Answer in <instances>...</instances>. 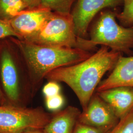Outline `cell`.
<instances>
[{
    "instance_id": "6da1fadb",
    "label": "cell",
    "mask_w": 133,
    "mask_h": 133,
    "mask_svg": "<svg viewBox=\"0 0 133 133\" xmlns=\"http://www.w3.org/2000/svg\"><path fill=\"white\" fill-rule=\"evenodd\" d=\"M121 55L120 53L101 46L87 59L55 69L48 74L45 78L64 82L69 86L76 95L84 111L102 77L107 71L113 69Z\"/></svg>"
},
{
    "instance_id": "7a4b0ae2",
    "label": "cell",
    "mask_w": 133,
    "mask_h": 133,
    "mask_svg": "<svg viewBox=\"0 0 133 133\" xmlns=\"http://www.w3.org/2000/svg\"><path fill=\"white\" fill-rule=\"evenodd\" d=\"M12 41L23 55L35 90L50 72L81 62L93 53L77 48L42 45L17 38Z\"/></svg>"
},
{
    "instance_id": "3957f363",
    "label": "cell",
    "mask_w": 133,
    "mask_h": 133,
    "mask_svg": "<svg viewBox=\"0 0 133 133\" xmlns=\"http://www.w3.org/2000/svg\"><path fill=\"white\" fill-rule=\"evenodd\" d=\"M118 12L114 9L101 11L92 22L88 38L95 46L100 45L129 56L133 54V26L125 27L117 22Z\"/></svg>"
},
{
    "instance_id": "277c9868",
    "label": "cell",
    "mask_w": 133,
    "mask_h": 133,
    "mask_svg": "<svg viewBox=\"0 0 133 133\" xmlns=\"http://www.w3.org/2000/svg\"><path fill=\"white\" fill-rule=\"evenodd\" d=\"M27 42L45 46L77 48L90 52L97 48L89 39L81 38L76 35L71 14L53 11L41 30Z\"/></svg>"
},
{
    "instance_id": "5b68a950",
    "label": "cell",
    "mask_w": 133,
    "mask_h": 133,
    "mask_svg": "<svg viewBox=\"0 0 133 133\" xmlns=\"http://www.w3.org/2000/svg\"><path fill=\"white\" fill-rule=\"evenodd\" d=\"M51 116L42 108L0 105V133H24L30 130H43Z\"/></svg>"
},
{
    "instance_id": "8992f818",
    "label": "cell",
    "mask_w": 133,
    "mask_h": 133,
    "mask_svg": "<svg viewBox=\"0 0 133 133\" xmlns=\"http://www.w3.org/2000/svg\"><path fill=\"white\" fill-rule=\"evenodd\" d=\"M123 2L124 0H76L71 13L76 35L88 39L89 28L96 16L105 9L123 5Z\"/></svg>"
},
{
    "instance_id": "52a82bcc",
    "label": "cell",
    "mask_w": 133,
    "mask_h": 133,
    "mask_svg": "<svg viewBox=\"0 0 133 133\" xmlns=\"http://www.w3.org/2000/svg\"><path fill=\"white\" fill-rule=\"evenodd\" d=\"M52 13L51 10L41 6L22 11L8 22L18 39L28 41L41 30Z\"/></svg>"
},
{
    "instance_id": "ba28073f",
    "label": "cell",
    "mask_w": 133,
    "mask_h": 133,
    "mask_svg": "<svg viewBox=\"0 0 133 133\" xmlns=\"http://www.w3.org/2000/svg\"><path fill=\"white\" fill-rule=\"evenodd\" d=\"M119 120L111 107L97 93H95L85 110L81 112L78 122L95 128L110 130Z\"/></svg>"
},
{
    "instance_id": "9c48e42d",
    "label": "cell",
    "mask_w": 133,
    "mask_h": 133,
    "mask_svg": "<svg viewBox=\"0 0 133 133\" xmlns=\"http://www.w3.org/2000/svg\"><path fill=\"white\" fill-rule=\"evenodd\" d=\"M124 86L133 87V55H121L109 76L101 81L96 91Z\"/></svg>"
},
{
    "instance_id": "30bf717a",
    "label": "cell",
    "mask_w": 133,
    "mask_h": 133,
    "mask_svg": "<svg viewBox=\"0 0 133 133\" xmlns=\"http://www.w3.org/2000/svg\"><path fill=\"white\" fill-rule=\"evenodd\" d=\"M120 119L133 109V87L124 86L96 92Z\"/></svg>"
},
{
    "instance_id": "8fae6325",
    "label": "cell",
    "mask_w": 133,
    "mask_h": 133,
    "mask_svg": "<svg viewBox=\"0 0 133 133\" xmlns=\"http://www.w3.org/2000/svg\"><path fill=\"white\" fill-rule=\"evenodd\" d=\"M1 72L6 96L11 102L16 103L19 97L18 72L13 57L7 49L4 50L2 53Z\"/></svg>"
},
{
    "instance_id": "7c38bea8",
    "label": "cell",
    "mask_w": 133,
    "mask_h": 133,
    "mask_svg": "<svg viewBox=\"0 0 133 133\" xmlns=\"http://www.w3.org/2000/svg\"><path fill=\"white\" fill-rule=\"evenodd\" d=\"M81 112L76 107L70 105L58 111L43 129L45 133H72L78 123Z\"/></svg>"
},
{
    "instance_id": "4fadbf2b",
    "label": "cell",
    "mask_w": 133,
    "mask_h": 133,
    "mask_svg": "<svg viewBox=\"0 0 133 133\" xmlns=\"http://www.w3.org/2000/svg\"><path fill=\"white\" fill-rule=\"evenodd\" d=\"M28 10L23 0H0V19L9 21L22 11Z\"/></svg>"
},
{
    "instance_id": "5bb4252c",
    "label": "cell",
    "mask_w": 133,
    "mask_h": 133,
    "mask_svg": "<svg viewBox=\"0 0 133 133\" xmlns=\"http://www.w3.org/2000/svg\"><path fill=\"white\" fill-rule=\"evenodd\" d=\"M76 0H42L41 6L53 12L62 14H71Z\"/></svg>"
},
{
    "instance_id": "9a60e30c",
    "label": "cell",
    "mask_w": 133,
    "mask_h": 133,
    "mask_svg": "<svg viewBox=\"0 0 133 133\" xmlns=\"http://www.w3.org/2000/svg\"><path fill=\"white\" fill-rule=\"evenodd\" d=\"M123 10L118 12L116 18L125 27L133 26V0H124Z\"/></svg>"
},
{
    "instance_id": "2e32d148",
    "label": "cell",
    "mask_w": 133,
    "mask_h": 133,
    "mask_svg": "<svg viewBox=\"0 0 133 133\" xmlns=\"http://www.w3.org/2000/svg\"><path fill=\"white\" fill-rule=\"evenodd\" d=\"M107 133H133V109Z\"/></svg>"
},
{
    "instance_id": "e0dca14e",
    "label": "cell",
    "mask_w": 133,
    "mask_h": 133,
    "mask_svg": "<svg viewBox=\"0 0 133 133\" xmlns=\"http://www.w3.org/2000/svg\"><path fill=\"white\" fill-rule=\"evenodd\" d=\"M46 105L48 109L51 111H57L60 109L65 103V99L59 94L52 97L46 98Z\"/></svg>"
},
{
    "instance_id": "ac0fdd59",
    "label": "cell",
    "mask_w": 133,
    "mask_h": 133,
    "mask_svg": "<svg viewBox=\"0 0 133 133\" xmlns=\"http://www.w3.org/2000/svg\"><path fill=\"white\" fill-rule=\"evenodd\" d=\"M61 88L57 82L49 81L47 84L44 86L43 92L46 98L52 97L60 94Z\"/></svg>"
},
{
    "instance_id": "d6986e66",
    "label": "cell",
    "mask_w": 133,
    "mask_h": 133,
    "mask_svg": "<svg viewBox=\"0 0 133 133\" xmlns=\"http://www.w3.org/2000/svg\"><path fill=\"white\" fill-rule=\"evenodd\" d=\"M109 131L107 129L95 128L78 122L72 133H107Z\"/></svg>"
},
{
    "instance_id": "ffe728a7",
    "label": "cell",
    "mask_w": 133,
    "mask_h": 133,
    "mask_svg": "<svg viewBox=\"0 0 133 133\" xmlns=\"http://www.w3.org/2000/svg\"><path fill=\"white\" fill-rule=\"evenodd\" d=\"M9 37H14L17 39L18 38L9 22L0 19V39Z\"/></svg>"
},
{
    "instance_id": "44dd1931",
    "label": "cell",
    "mask_w": 133,
    "mask_h": 133,
    "mask_svg": "<svg viewBox=\"0 0 133 133\" xmlns=\"http://www.w3.org/2000/svg\"><path fill=\"white\" fill-rule=\"evenodd\" d=\"M28 9H34L41 6L42 0H23Z\"/></svg>"
},
{
    "instance_id": "7402d4cb",
    "label": "cell",
    "mask_w": 133,
    "mask_h": 133,
    "mask_svg": "<svg viewBox=\"0 0 133 133\" xmlns=\"http://www.w3.org/2000/svg\"><path fill=\"white\" fill-rule=\"evenodd\" d=\"M24 133H45L43 130H40V129H36V130H28Z\"/></svg>"
},
{
    "instance_id": "603a6c76",
    "label": "cell",
    "mask_w": 133,
    "mask_h": 133,
    "mask_svg": "<svg viewBox=\"0 0 133 133\" xmlns=\"http://www.w3.org/2000/svg\"><path fill=\"white\" fill-rule=\"evenodd\" d=\"M4 101H5L4 96L2 91L0 88V104H2L3 103H4Z\"/></svg>"
}]
</instances>
